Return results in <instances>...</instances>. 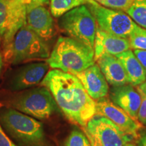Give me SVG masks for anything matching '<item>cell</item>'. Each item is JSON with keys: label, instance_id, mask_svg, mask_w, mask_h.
Returning a JSON list of instances; mask_svg holds the SVG:
<instances>
[{"label": "cell", "instance_id": "1", "mask_svg": "<svg viewBox=\"0 0 146 146\" xmlns=\"http://www.w3.org/2000/svg\"><path fill=\"white\" fill-rule=\"evenodd\" d=\"M41 85L49 89L58 108L72 123L84 127L96 115V102L74 74L53 69Z\"/></svg>", "mask_w": 146, "mask_h": 146}, {"label": "cell", "instance_id": "2", "mask_svg": "<svg viewBox=\"0 0 146 146\" xmlns=\"http://www.w3.org/2000/svg\"><path fill=\"white\" fill-rule=\"evenodd\" d=\"M0 123L17 146H52L42 123L12 108H0Z\"/></svg>", "mask_w": 146, "mask_h": 146}, {"label": "cell", "instance_id": "3", "mask_svg": "<svg viewBox=\"0 0 146 146\" xmlns=\"http://www.w3.org/2000/svg\"><path fill=\"white\" fill-rule=\"evenodd\" d=\"M53 69L75 74L96 63L93 47L70 36H60L47 59Z\"/></svg>", "mask_w": 146, "mask_h": 146}, {"label": "cell", "instance_id": "4", "mask_svg": "<svg viewBox=\"0 0 146 146\" xmlns=\"http://www.w3.org/2000/svg\"><path fill=\"white\" fill-rule=\"evenodd\" d=\"M8 104L16 110L41 120L50 118L58 110L50 91L43 85L19 91L10 97Z\"/></svg>", "mask_w": 146, "mask_h": 146}, {"label": "cell", "instance_id": "5", "mask_svg": "<svg viewBox=\"0 0 146 146\" xmlns=\"http://www.w3.org/2000/svg\"><path fill=\"white\" fill-rule=\"evenodd\" d=\"M50 53L46 40L26 25L16 34L4 58L12 65H19L33 60H47Z\"/></svg>", "mask_w": 146, "mask_h": 146}, {"label": "cell", "instance_id": "6", "mask_svg": "<svg viewBox=\"0 0 146 146\" xmlns=\"http://www.w3.org/2000/svg\"><path fill=\"white\" fill-rule=\"evenodd\" d=\"M58 25L68 36L94 48L98 25L87 4L76 7L60 16Z\"/></svg>", "mask_w": 146, "mask_h": 146}, {"label": "cell", "instance_id": "7", "mask_svg": "<svg viewBox=\"0 0 146 146\" xmlns=\"http://www.w3.org/2000/svg\"><path fill=\"white\" fill-rule=\"evenodd\" d=\"M27 0H0V37L3 56L8 54L16 34L27 25Z\"/></svg>", "mask_w": 146, "mask_h": 146}, {"label": "cell", "instance_id": "8", "mask_svg": "<svg viewBox=\"0 0 146 146\" xmlns=\"http://www.w3.org/2000/svg\"><path fill=\"white\" fill-rule=\"evenodd\" d=\"M91 146H123L134 138L104 116L96 115L83 127Z\"/></svg>", "mask_w": 146, "mask_h": 146}, {"label": "cell", "instance_id": "9", "mask_svg": "<svg viewBox=\"0 0 146 146\" xmlns=\"http://www.w3.org/2000/svg\"><path fill=\"white\" fill-rule=\"evenodd\" d=\"M87 5L96 18L99 28L113 35L129 39L136 23L127 14L106 8L94 0H89Z\"/></svg>", "mask_w": 146, "mask_h": 146}, {"label": "cell", "instance_id": "10", "mask_svg": "<svg viewBox=\"0 0 146 146\" xmlns=\"http://www.w3.org/2000/svg\"><path fill=\"white\" fill-rule=\"evenodd\" d=\"M47 62H31L10 70L4 81V87L12 92L32 88L43 81L48 72Z\"/></svg>", "mask_w": 146, "mask_h": 146}, {"label": "cell", "instance_id": "11", "mask_svg": "<svg viewBox=\"0 0 146 146\" xmlns=\"http://www.w3.org/2000/svg\"><path fill=\"white\" fill-rule=\"evenodd\" d=\"M96 115L104 116L117 126L124 133L137 138L141 124L129 116L123 109L106 98L96 102Z\"/></svg>", "mask_w": 146, "mask_h": 146}, {"label": "cell", "instance_id": "12", "mask_svg": "<svg viewBox=\"0 0 146 146\" xmlns=\"http://www.w3.org/2000/svg\"><path fill=\"white\" fill-rule=\"evenodd\" d=\"M27 25L46 41L54 35V18L45 5L27 1Z\"/></svg>", "mask_w": 146, "mask_h": 146}, {"label": "cell", "instance_id": "13", "mask_svg": "<svg viewBox=\"0 0 146 146\" xmlns=\"http://www.w3.org/2000/svg\"><path fill=\"white\" fill-rule=\"evenodd\" d=\"M113 103L123 110L135 120H138V113L141 104V97L131 84L113 86L110 92Z\"/></svg>", "mask_w": 146, "mask_h": 146}, {"label": "cell", "instance_id": "14", "mask_svg": "<svg viewBox=\"0 0 146 146\" xmlns=\"http://www.w3.org/2000/svg\"><path fill=\"white\" fill-rule=\"evenodd\" d=\"M130 48L129 39L108 33L98 27L94 46L95 61L104 55L116 56Z\"/></svg>", "mask_w": 146, "mask_h": 146}, {"label": "cell", "instance_id": "15", "mask_svg": "<svg viewBox=\"0 0 146 146\" xmlns=\"http://www.w3.org/2000/svg\"><path fill=\"white\" fill-rule=\"evenodd\" d=\"M74 75L80 80L92 99L98 100L107 96L108 85L98 64L95 63L85 70Z\"/></svg>", "mask_w": 146, "mask_h": 146}, {"label": "cell", "instance_id": "16", "mask_svg": "<svg viewBox=\"0 0 146 146\" xmlns=\"http://www.w3.org/2000/svg\"><path fill=\"white\" fill-rule=\"evenodd\" d=\"M96 62L110 85L120 86L130 84L125 68L115 56L104 55Z\"/></svg>", "mask_w": 146, "mask_h": 146}, {"label": "cell", "instance_id": "17", "mask_svg": "<svg viewBox=\"0 0 146 146\" xmlns=\"http://www.w3.org/2000/svg\"><path fill=\"white\" fill-rule=\"evenodd\" d=\"M115 56L125 68L131 85L137 87L146 81V70L134 52L129 50Z\"/></svg>", "mask_w": 146, "mask_h": 146}, {"label": "cell", "instance_id": "18", "mask_svg": "<svg viewBox=\"0 0 146 146\" xmlns=\"http://www.w3.org/2000/svg\"><path fill=\"white\" fill-rule=\"evenodd\" d=\"M89 0H50V8L52 15L60 18L64 14L79 5L87 4Z\"/></svg>", "mask_w": 146, "mask_h": 146}, {"label": "cell", "instance_id": "19", "mask_svg": "<svg viewBox=\"0 0 146 146\" xmlns=\"http://www.w3.org/2000/svg\"><path fill=\"white\" fill-rule=\"evenodd\" d=\"M125 12L137 25L146 29V0H133Z\"/></svg>", "mask_w": 146, "mask_h": 146}, {"label": "cell", "instance_id": "20", "mask_svg": "<svg viewBox=\"0 0 146 146\" xmlns=\"http://www.w3.org/2000/svg\"><path fill=\"white\" fill-rule=\"evenodd\" d=\"M131 48L146 50V29L137 25L129 36Z\"/></svg>", "mask_w": 146, "mask_h": 146}, {"label": "cell", "instance_id": "21", "mask_svg": "<svg viewBox=\"0 0 146 146\" xmlns=\"http://www.w3.org/2000/svg\"><path fill=\"white\" fill-rule=\"evenodd\" d=\"M64 146H91L85 133L74 129L66 138Z\"/></svg>", "mask_w": 146, "mask_h": 146}, {"label": "cell", "instance_id": "22", "mask_svg": "<svg viewBox=\"0 0 146 146\" xmlns=\"http://www.w3.org/2000/svg\"><path fill=\"white\" fill-rule=\"evenodd\" d=\"M106 8L126 12L132 4L133 0H94Z\"/></svg>", "mask_w": 146, "mask_h": 146}, {"label": "cell", "instance_id": "23", "mask_svg": "<svg viewBox=\"0 0 146 146\" xmlns=\"http://www.w3.org/2000/svg\"><path fill=\"white\" fill-rule=\"evenodd\" d=\"M137 90L141 97V104L138 113V121L141 125L146 124V81L137 86Z\"/></svg>", "mask_w": 146, "mask_h": 146}, {"label": "cell", "instance_id": "24", "mask_svg": "<svg viewBox=\"0 0 146 146\" xmlns=\"http://www.w3.org/2000/svg\"><path fill=\"white\" fill-rule=\"evenodd\" d=\"M0 146H17L7 135L1 125V123H0Z\"/></svg>", "mask_w": 146, "mask_h": 146}, {"label": "cell", "instance_id": "25", "mask_svg": "<svg viewBox=\"0 0 146 146\" xmlns=\"http://www.w3.org/2000/svg\"><path fill=\"white\" fill-rule=\"evenodd\" d=\"M134 54L146 70V50H134Z\"/></svg>", "mask_w": 146, "mask_h": 146}, {"label": "cell", "instance_id": "26", "mask_svg": "<svg viewBox=\"0 0 146 146\" xmlns=\"http://www.w3.org/2000/svg\"><path fill=\"white\" fill-rule=\"evenodd\" d=\"M137 146H146V132L139 135L137 140Z\"/></svg>", "mask_w": 146, "mask_h": 146}, {"label": "cell", "instance_id": "27", "mask_svg": "<svg viewBox=\"0 0 146 146\" xmlns=\"http://www.w3.org/2000/svg\"><path fill=\"white\" fill-rule=\"evenodd\" d=\"M3 52L1 51V39L0 37V75H1V70L3 68Z\"/></svg>", "mask_w": 146, "mask_h": 146}, {"label": "cell", "instance_id": "28", "mask_svg": "<svg viewBox=\"0 0 146 146\" xmlns=\"http://www.w3.org/2000/svg\"><path fill=\"white\" fill-rule=\"evenodd\" d=\"M28 2H35L42 5H47L50 2V0H27Z\"/></svg>", "mask_w": 146, "mask_h": 146}, {"label": "cell", "instance_id": "29", "mask_svg": "<svg viewBox=\"0 0 146 146\" xmlns=\"http://www.w3.org/2000/svg\"><path fill=\"white\" fill-rule=\"evenodd\" d=\"M123 146H137V145H135V144H133V143H130V142H127V143L124 144Z\"/></svg>", "mask_w": 146, "mask_h": 146}, {"label": "cell", "instance_id": "30", "mask_svg": "<svg viewBox=\"0 0 146 146\" xmlns=\"http://www.w3.org/2000/svg\"><path fill=\"white\" fill-rule=\"evenodd\" d=\"M145 127H146V124H145Z\"/></svg>", "mask_w": 146, "mask_h": 146}]
</instances>
